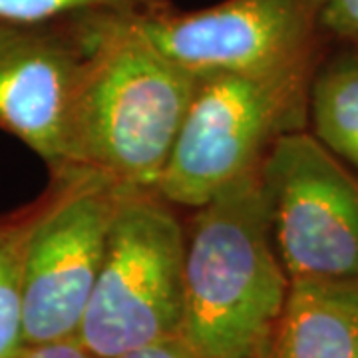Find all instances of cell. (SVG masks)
<instances>
[{
    "mask_svg": "<svg viewBox=\"0 0 358 358\" xmlns=\"http://www.w3.org/2000/svg\"><path fill=\"white\" fill-rule=\"evenodd\" d=\"M289 287L268 229L261 167L193 207L179 336L199 358L263 357Z\"/></svg>",
    "mask_w": 358,
    "mask_h": 358,
    "instance_id": "obj_1",
    "label": "cell"
},
{
    "mask_svg": "<svg viewBox=\"0 0 358 358\" xmlns=\"http://www.w3.org/2000/svg\"><path fill=\"white\" fill-rule=\"evenodd\" d=\"M195 82L148 38L140 18L106 14L76 103L74 167L157 192Z\"/></svg>",
    "mask_w": 358,
    "mask_h": 358,
    "instance_id": "obj_2",
    "label": "cell"
},
{
    "mask_svg": "<svg viewBox=\"0 0 358 358\" xmlns=\"http://www.w3.org/2000/svg\"><path fill=\"white\" fill-rule=\"evenodd\" d=\"M322 56L261 74L197 78L157 193L199 207L263 166L279 138L308 129L310 82Z\"/></svg>",
    "mask_w": 358,
    "mask_h": 358,
    "instance_id": "obj_3",
    "label": "cell"
},
{
    "mask_svg": "<svg viewBox=\"0 0 358 358\" xmlns=\"http://www.w3.org/2000/svg\"><path fill=\"white\" fill-rule=\"evenodd\" d=\"M185 227L157 192L126 193L76 338L92 357L179 336Z\"/></svg>",
    "mask_w": 358,
    "mask_h": 358,
    "instance_id": "obj_4",
    "label": "cell"
},
{
    "mask_svg": "<svg viewBox=\"0 0 358 358\" xmlns=\"http://www.w3.org/2000/svg\"><path fill=\"white\" fill-rule=\"evenodd\" d=\"M268 229L289 281L358 279V173L308 129L275 141L261 166Z\"/></svg>",
    "mask_w": 358,
    "mask_h": 358,
    "instance_id": "obj_5",
    "label": "cell"
},
{
    "mask_svg": "<svg viewBox=\"0 0 358 358\" xmlns=\"http://www.w3.org/2000/svg\"><path fill=\"white\" fill-rule=\"evenodd\" d=\"M98 171L76 167L62 199L30 237L22 275L24 345L76 338L126 193Z\"/></svg>",
    "mask_w": 358,
    "mask_h": 358,
    "instance_id": "obj_6",
    "label": "cell"
},
{
    "mask_svg": "<svg viewBox=\"0 0 358 358\" xmlns=\"http://www.w3.org/2000/svg\"><path fill=\"white\" fill-rule=\"evenodd\" d=\"M103 16L0 24V129L30 148L50 173L74 167V114Z\"/></svg>",
    "mask_w": 358,
    "mask_h": 358,
    "instance_id": "obj_7",
    "label": "cell"
},
{
    "mask_svg": "<svg viewBox=\"0 0 358 358\" xmlns=\"http://www.w3.org/2000/svg\"><path fill=\"white\" fill-rule=\"evenodd\" d=\"M324 0H221L140 18L148 38L193 76L261 74L319 58L333 44L320 26Z\"/></svg>",
    "mask_w": 358,
    "mask_h": 358,
    "instance_id": "obj_8",
    "label": "cell"
},
{
    "mask_svg": "<svg viewBox=\"0 0 358 358\" xmlns=\"http://www.w3.org/2000/svg\"><path fill=\"white\" fill-rule=\"evenodd\" d=\"M271 358H358V279L291 281Z\"/></svg>",
    "mask_w": 358,
    "mask_h": 358,
    "instance_id": "obj_9",
    "label": "cell"
},
{
    "mask_svg": "<svg viewBox=\"0 0 358 358\" xmlns=\"http://www.w3.org/2000/svg\"><path fill=\"white\" fill-rule=\"evenodd\" d=\"M76 167L50 173L46 189L18 209L0 213V358H16L24 346L22 275L28 243L40 221L62 199Z\"/></svg>",
    "mask_w": 358,
    "mask_h": 358,
    "instance_id": "obj_10",
    "label": "cell"
},
{
    "mask_svg": "<svg viewBox=\"0 0 358 358\" xmlns=\"http://www.w3.org/2000/svg\"><path fill=\"white\" fill-rule=\"evenodd\" d=\"M308 131L358 173V46L336 44L315 70Z\"/></svg>",
    "mask_w": 358,
    "mask_h": 358,
    "instance_id": "obj_11",
    "label": "cell"
},
{
    "mask_svg": "<svg viewBox=\"0 0 358 358\" xmlns=\"http://www.w3.org/2000/svg\"><path fill=\"white\" fill-rule=\"evenodd\" d=\"M169 8L171 0H0V24H38L78 14L148 18Z\"/></svg>",
    "mask_w": 358,
    "mask_h": 358,
    "instance_id": "obj_12",
    "label": "cell"
},
{
    "mask_svg": "<svg viewBox=\"0 0 358 358\" xmlns=\"http://www.w3.org/2000/svg\"><path fill=\"white\" fill-rule=\"evenodd\" d=\"M320 26L334 44L358 46V0H324Z\"/></svg>",
    "mask_w": 358,
    "mask_h": 358,
    "instance_id": "obj_13",
    "label": "cell"
},
{
    "mask_svg": "<svg viewBox=\"0 0 358 358\" xmlns=\"http://www.w3.org/2000/svg\"><path fill=\"white\" fill-rule=\"evenodd\" d=\"M114 358H199V355L181 336H169L150 345L131 348Z\"/></svg>",
    "mask_w": 358,
    "mask_h": 358,
    "instance_id": "obj_14",
    "label": "cell"
},
{
    "mask_svg": "<svg viewBox=\"0 0 358 358\" xmlns=\"http://www.w3.org/2000/svg\"><path fill=\"white\" fill-rule=\"evenodd\" d=\"M16 358H96L78 338H64L42 345H24Z\"/></svg>",
    "mask_w": 358,
    "mask_h": 358,
    "instance_id": "obj_15",
    "label": "cell"
},
{
    "mask_svg": "<svg viewBox=\"0 0 358 358\" xmlns=\"http://www.w3.org/2000/svg\"><path fill=\"white\" fill-rule=\"evenodd\" d=\"M261 358H271V348H268L267 352H265V355H263V357H261Z\"/></svg>",
    "mask_w": 358,
    "mask_h": 358,
    "instance_id": "obj_16",
    "label": "cell"
}]
</instances>
